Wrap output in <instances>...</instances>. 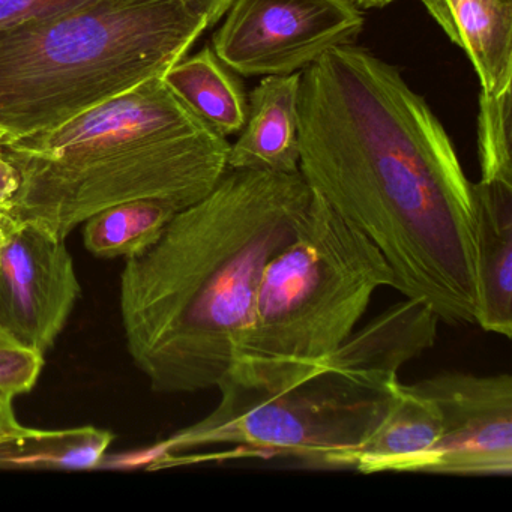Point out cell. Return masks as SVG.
Returning <instances> with one entry per match:
<instances>
[{"label": "cell", "mask_w": 512, "mask_h": 512, "mask_svg": "<svg viewBox=\"0 0 512 512\" xmlns=\"http://www.w3.org/2000/svg\"><path fill=\"white\" fill-rule=\"evenodd\" d=\"M113 434L95 427L44 431L0 445V467L11 469H94L103 463Z\"/></svg>", "instance_id": "16"}, {"label": "cell", "mask_w": 512, "mask_h": 512, "mask_svg": "<svg viewBox=\"0 0 512 512\" xmlns=\"http://www.w3.org/2000/svg\"><path fill=\"white\" fill-rule=\"evenodd\" d=\"M43 367L44 355L0 334V392L14 398L28 394L37 385Z\"/></svg>", "instance_id": "18"}, {"label": "cell", "mask_w": 512, "mask_h": 512, "mask_svg": "<svg viewBox=\"0 0 512 512\" xmlns=\"http://www.w3.org/2000/svg\"><path fill=\"white\" fill-rule=\"evenodd\" d=\"M439 323L427 305L404 298L356 328L302 379L278 388L221 380L218 406L152 448L146 464L224 445L233 457L355 470L365 440L397 395L398 371L433 346Z\"/></svg>", "instance_id": "4"}, {"label": "cell", "mask_w": 512, "mask_h": 512, "mask_svg": "<svg viewBox=\"0 0 512 512\" xmlns=\"http://www.w3.org/2000/svg\"><path fill=\"white\" fill-rule=\"evenodd\" d=\"M178 212L161 200L119 203L85 221L83 245L100 259H131L152 247Z\"/></svg>", "instance_id": "15"}, {"label": "cell", "mask_w": 512, "mask_h": 512, "mask_svg": "<svg viewBox=\"0 0 512 512\" xmlns=\"http://www.w3.org/2000/svg\"><path fill=\"white\" fill-rule=\"evenodd\" d=\"M13 401H5V403L0 404V424H10V422L17 421Z\"/></svg>", "instance_id": "23"}, {"label": "cell", "mask_w": 512, "mask_h": 512, "mask_svg": "<svg viewBox=\"0 0 512 512\" xmlns=\"http://www.w3.org/2000/svg\"><path fill=\"white\" fill-rule=\"evenodd\" d=\"M230 143L154 77L44 133L0 143L8 214L61 239L104 209L194 205L226 175Z\"/></svg>", "instance_id": "3"}, {"label": "cell", "mask_w": 512, "mask_h": 512, "mask_svg": "<svg viewBox=\"0 0 512 512\" xmlns=\"http://www.w3.org/2000/svg\"><path fill=\"white\" fill-rule=\"evenodd\" d=\"M410 386L436 404L442 422L422 473L511 476V374L446 371Z\"/></svg>", "instance_id": "9"}, {"label": "cell", "mask_w": 512, "mask_h": 512, "mask_svg": "<svg viewBox=\"0 0 512 512\" xmlns=\"http://www.w3.org/2000/svg\"><path fill=\"white\" fill-rule=\"evenodd\" d=\"M299 173L383 254L394 289L475 325L478 208L454 143L394 65L335 47L302 71Z\"/></svg>", "instance_id": "1"}, {"label": "cell", "mask_w": 512, "mask_h": 512, "mask_svg": "<svg viewBox=\"0 0 512 512\" xmlns=\"http://www.w3.org/2000/svg\"><path fill=\"white\" fill-rule=\"evenodd\" d=\"M440 434L436 404L400 382L388 412L365 440L355 470L362 475L422 472Z\"/></svg>", "instance_id": "13"}, {"label": "cell", "mask_w": 512, "mask_h": 512, "mask_svg": "<svg viewBox=\"0 0 512 512\" xmlns=\"http://www.w3.org/2000/svg\"><path fill=\"white\" fill-rule=\"evenodd\" d=\"M394 284L376 245L314 191L295 238L263 268L250 326L221 380L278 388L302 379L356 331L374 293Z\"/></svg>", "instance_id": "6"}, {"label": "cell", "mask_w": 512, "mask_h": 512, "mask_svg": "<svg viewBox=\"0 0 512 512\" xmlns=\"http://www.w3.org/2000/svg\"><path fill=\"white\" fill-rule=\"evenodd\" d=\"M104 2H112V0H0V28L29 22V20L61 16V14L94 7ZM197 2L221 8L227 13L235 0H197Z\"/></svg>", "instance_id": "19"}, {"label": "cell", "mask_w": 512, "mask_h": 512, "mask_svg": "<svg viewBox=\"0 0 512 512\" xmlns=\"http://www.w3.org/2000/svg\"><path fill=\"white\" fill-rule=\"evenodd\" d=\"M512 88L479 95L478 154L481 181L512 184Z\"/></svg>", "instance_id": "17"}, {"label": "cell", "mask_w": 512, "mask_h": 512, "mask_svg": "<svg viewBox=\"0 0 512 512\" xmlns=\"http://www.w3.org/2000/svg\"><path fill=\"white\" fill-rule=\"evenodd\" d=\"M313 194L301 173L229 169L125 262L127 349L155 392L217 388L250 326L263 268L295 238Z\"/></svg>", "instance_id": "2"}, {"label": "cell", "mask_w": 512, "mask_h": 512, "mask_svg": "<svg viewBox=\"0 0 512 512\" xmlns=\"http://www.w3.org/2000/svg\"><path fill=\"white\" fill-rule=\"evenodd\" d=\"M301 73L263 77L248 95L247 121L230 145V170L299 173Z\"/></svg>", "instance_id": "10"}, {"label": "cell", "mask_w": 512, "mask_h": 512, "mask_svg": "<svg viewBox=\"0 0 512 512\" xmlns=\"http://www.w3.org/2000/svg\"><path fill=\"white\" fill-rule=\"evenodd\" d=\"M2 140H4V136H2V134H0V143H2Z\"/></svg>", "instance_id": "25"}, {"label": "cell", "mask_w": 512, "mask_h": 512, "mask_svg": "<svg viewBox=\"0 0 512 512\" xmlns=\"http://www.w3.org/2000/svg\"><path fill=\"white\" fill-rule=\"evenodd\" d=\"M446 37L466 52L481 94L512 88V0H419Z\"/></svg>", "instance_id": "11"}, {"label": "cell", "mask_w": 512, "mask_h": 512, "mask_svg": "<svg viewBox=\"0 0 512 512\" xmlns=\"http://www.w3.org/2000/svg\"><path fill=\"white\" fill-rule=\"evenodd\" d=\"M31 428L25 427L19 421L10 422V424H0V445L11 442V440L20 439L26 436Z\"/></svg>", "instance_id": "21"}, {"label": "cell", "mask_w": 512, "mask_h": 512, "mask_svg": "<svg viewBox=\"0 0 512 512\" xmlns=\"http://www.w3.org/2000/svg\"><path fill=\"white\" fill-rule=\"evenodd\" d=\"M478 208L479 277L475 325L512 337V184H473Z\"/></svg>", "instance_id": "12"}, {"label": "cell", "mask_w": 512, "mask_h": 512, "mask_svg": "<svg viewBox=\"0 0 512 512\" xmlns=\"http://www.w3.org/2000/svg\"><path fill=\"white\" fill-rule=\"evenodd\" d=\"M11 188H13V182H11L10 169H8L4 158L0 157V214L7 211L5 206H7L8 197H10Z\"/></svg>", "instance_id": "20"}, {"label": "cell", "mask_w": 512, "mask_h": 512, "mask_svg": "<svg viewBox=\"0 0 512 512\" xmlns=\"http://www.w3.org/2000/svg\"><path fill=\"white\" fill-rule=\"evenodd\" d=\"M364 23L347 0H235L212 50L238 76H287L355 43Z\"/></svg>", "instance_id": "7"}, {"label": "cell", "mask_w": 512, "mask_h": 512, "mask_svg": "<svg viewBox=\"0 0 512 512\" xmlns=\"http://www.w3.org/2000/svg\"><path fill=\"white\" fill-rule=\"evenodd\" d=\"M163 82L220 136H232L244 128L248 109L244 85L212 47L176 62L163 74Z\"/></svg>", "instance_id": "14"}, {"label": "cell", "mask_w": 512, "mask_h": 512, "mask_svg": "<svg viewBox=\"0 0 512 512\" xmlns=\"http://www.w3.org/2000/svg\"><path fill=\"white\" fill-rule=\"evenodd\" d=\"M67 239L0 214V334L46 355L80 295Z\"/></svg>", "instance_id": "8"}, {"label": "cell", "mask_w": 512, "mask_h": 512, "mask_svg": "<svg viewBox=\"0 0 512 512\" xmlns=\"http://www.w3.org/2000/svg\"><path fill=\"white\" fill-rule=\"evenodd\" d=\"M350 4L355 5L358 10H382L388 5L394 4L397 0H347Z\"/></svg>", "instance_id": "22"}, {"label": "cell", "mask_w": 512, "mask_h": 512, "mask_svg": "<svg viewBox=\"0 0 512 512\" xmlns=\"http://www.w3.org/2000/svg\"><path fill=\"white\" fill-rule=\"evenodd\" d=\"M10 400H14V397H11V395L8 394H4V392H0V404Z\"/></svg>", "instance_id": "24"}, {"label": "cell", "mask_w": 512, "mask_h": 512, "mask_svg": "<svg viewBox=\"0 0 512 512\" xmlns=\"http://www.w3.org/2000/svg\"><path fill=\"white\" fill-rule=\"evenodd\" d=\"M224 16L197 0H112L0 28V134L44 133L163 77Z\"/></svg>", "instance_id": "5"}]
</instances>
